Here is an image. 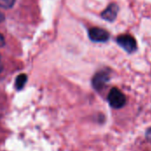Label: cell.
Segmentation results:
<instances>
[{
	"mask_svg": "<svg viewBox=\"0 0 151 151\" xmlns=\"http://www.w3.org/2000/svg\"><path fill=\"white\" fill-rule=\"evenodd\" d=\"M89 38L96 42H107L110 38L109 33L100 27H92L88 31Z\"/></svg>",
	"mask_w": 151,
	"mask_h": 151,
	"instance_id": "obj_4",
	"label": "cell"
},
{
	"mask_svg": "<svg viewBox=\"0 0 151 151\" xmlns=\"http://www.w3.org/2000/svg\"><path fill=\"white\" fill-rule=\"evenodd\" d=\"M146 137H147L148 140L151 141V128L147 131V133H146Z\"/></svg>",
	"mask_w": 151,
	"mask_h": 151,
	"instance_id": "obj_9",
	"label": "cell"
},
{
	"mask_svg": "<svg viewBox=\"0 0 151 151\" xmlns=\"http://www.w3.org/2000/svg\"><path fill=\"white\" fill-rule=\"evenodd\" d=\"M5 43V41H4V36L0 34V47H3Z\"/></svg>",
	"mask_w": 151,
	"mask_h": 151,
	"instance_id": "obj_8",
	"label": "cell"
},
{
	"mask_svg": "<svg viewBox=\"0 0 151 151\" xmlns=\"http://www.w3.org/2000/svg\"><path fill=\"white\" fill-rule=\"evenodd\" d=\"M117 43L126 51L131 53L137 50V42L134 36L130 35H121L117 38Z\"/></svg>",
	"mask_w": 151,
	"mask_h": 151,
	"instance_id": "obj_2",
	"label": "cell"
},
{
	"mask_svg": "<svg viewBox=\"0 0 151 151\" xmlns=\"http://www.w3.org/2000/svg\"><path fill=\"white\" fill-rule=\"evenodd\" d=\"M15 0H0V7L2 8H11L14 4Z\"/></svg>",
	"mask_w": 151,
	"mask_h": 151,
	"instance_id": "obj_7",
	"label": "cell"
},
{
	"mask_svg": "<svg viewBox=\"0 0 151 151\" xmlns=\"http://www.w3.org/2000/svg\"><path fill=\"white\" fill-rule=\"evenodd\" d=\"M118 12H119L118 4L115 3H112V4H109L108 7L102 12L101 16L104 19L112 22L116 19V18L118 16Z\"/></svg>",
	"mask_w": 151,
	"mask_h": 151,
	"instance_id": "obj_5",
	"label": "cell"
},
{
	"mask_svg": "<svg viewBox=\"0 0 151 151\" xmlns=\"http://www.w3.org/2000/svg\"><path fill=\"white\" fill-rule=\"evenodd\" d=\"M4 19V14H3L2 12H0V23L3 22Z\"/></svg>",
	"mask_w": 151,
	"mask_h": 151,
	"instance_id": "obj_10",
	"label": "cell"
},
{
	"mask_svg": "<svg viewBox=\"0 0 151 151\" xmlns=\"http://www.w3.org/2000/svg\"><path fill=\"white\" fill-rule=\"evenodd\" d=\"M110 81V72L108 70H101L95 74L92 80V85L97 91L102 90Z\"/></svg>",
	"mask_w": 151,
	"mask_h": 151,
	"instance_id": "obj_3",
	"label": "cell"
},
{
	"mask_svg": "<svg viewBox=\"0 0 151 151\" xmlns=\"http://www.w3.org/2000/svg\"><path fill=\"white\" fill-rule=\"evenodd\" d=\"M1 57V56H0ZM1 69H2V65H1V62H0V71H1Z\"/></svg>",
	"mask_w": 151,
	"mask_h": 151,
	"instance_id": "obj_11",
	"label": "cell"
},
{
	"mask_svg": "<svg viewBox=\"0 0 151 151\" xmlns=\"http://www.w3.org/2000/svg\"><path fill=\"white\" fill-rule=\"evenodd\" d=\"M108 102L113 109H120L124 107L127 103L126 96L117 88H113L111 89L108 95Z\"/></svg>",
	"mask_w": 151,
	"mask_h": 151,
	"instance_id": "obj_1",
	"label": "cell"
},
{
	"mask_svg": "<svg viewBox=\"0 0 151 151\" xmlns=\"http://www.w3.org/2000/svg\"><path fill=\"white\" fill-rule=\"evenodd\" d=\"M27 81V77L26 74H19L15 81V87L18 90H20L23 88V87L25 86L26 82Z\"/></svg>",
	"mask_w": 151,
	"mask_h": 151,
	"instance_id": "obj_6",
	"label": "cell"
}]
</instances>
